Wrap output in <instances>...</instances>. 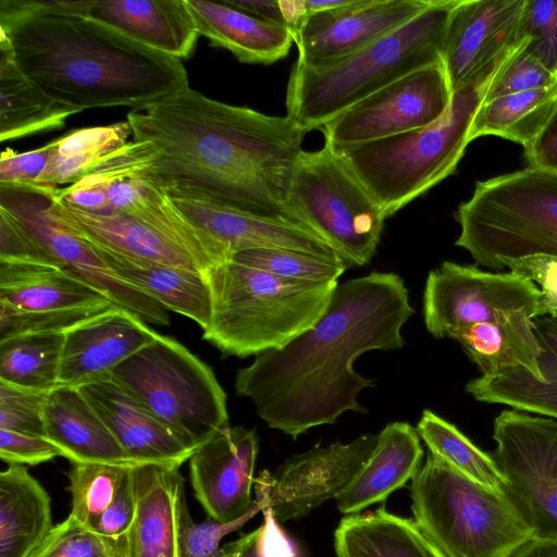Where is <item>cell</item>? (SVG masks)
Wrapping results in <instances>:
<instances>
[{
  "label": "cell",
  "instance_id": "1",
  "mask_svg": "<svg viewBox=\"0 0 557 557\" xmlns=\"http://www.w3.org/2000/svg\"><path fill=\"white\" fill-rule=\"evenodd\" d=\"M136 171L166 193L286 219L284 201L307 131L185 87L133 109ZM289 221V220H288Z\"/></svg>",
  "mask_w": 557,
  "mask_h": 557
},
{
  "label": "cell",
  "instance_id": "2",
  "mask_svg": "<svg viewBox=\"0 0 557 557\" xmlns=\"http://www.w3.org/2000/svg\"><path fill=\"white\" fill-rule=\"evenodd\" d=\"M413 313L398 274L348 280L337 285L311 329L240 368L235 392L252 401L269 428L294 440L347 411L366 413L357 397L375 383L358 374L354 363L367 351L400 349L401 327Z\"/></svg>",
  "mask_w": 557,
  "mask_h": 557
},
{
  "label": "cell",
  "instance_id": "3",
  "mask_svg": "<svg viewBox=\"0 0 557 557\" xmlns=\"http://www.w3.org/2000/svg\"><path fill=\"white\" fill-rule=\"evenodd\" d=\"M0 35L25 77L81 111L138 109L188 87L180 59L45 0H1Z\"/></svg>",
  "mask_w": 557,
  "mask_h": 557
},
{
  "label": "cell",
  "instance_id": "4",
  "mask_svg": "<svg viewBox=\"0 0 557 557\" xmlns=\"http://www.w3.org/2000/svg\"><path fill=\"white\" fill-rule=\"evenodd\" d=\"M458 0H433L407 24L361 50L319 66L295 62L286 89L287 116L310 132L384 88L441 62L448 20Z\"/></svg>",
  "mask_w": 557,
  "mask_h": 557
},
{
  "label": "cell",
  "instance_id": "5",
  "mask_svg": "<svg viewBox=\"0 0 557 557\" xmlns=\"http://www.w3.org/2000/svg\"><path fill=\"white\" fill-rule=\"evenodd\" d=\"M212 319L202 338L225 357L277 349L311 329L338 282L287 280L227 259L205 274Z\"/></svg>",
  "mask_w": 557,
  "mask_h": 557
},
{
  "label": "cell",
  "instance_id": "6",
  "mask_svg": "<svg viewBox=\"0 0 557 557\" xmlns=\"http://www.w3.org/2000/svg\"><path fill=\"white\" fill-rule=\"evenodd\" d=\"M500 65L482 79L455 91L446 114L426 127L373 141L332 147L385 219L455 172L471 141L474 116Z\"/></svg>",
  "mask_w": 557,
  "mask_h": 557
},
{
  "label": "cell",
  "instance_id": "7",
  "mask_svg": "<svg viewBox=\"0 0 557 557\" xmlns=\"http://www.w3.org/2000/svg\"><path fill=\"white\" fill-rule=\"evenodd\" d=\"M411 511L444 557H512L534 539L507 497L428 450L411 479Z\"/></svg>",
  "mask_w": 557,
  "mask_h": 557
},
{
  "label": "cell",
  "instance_id": "8",
  "mask_svg": "<svg viewBox=\"0 0 557 557\" xmlns=\"http://www.w3.org/2000/svg\"><path fill=\"white\" fill-rule=\"evenodd\" d=\"M455 219V245L479 265L498 270L506 260L557 257V174L528 166L476 182Z\"/></svg>",
  "mask_w": 557,
  "mask_h": 557
},
{
  "label": "cell",
  "instance_id": "9",
  "mask_svg": "<svg viewBox=\"0 0 557 557\" xmlns=\"http://www.w3.org/2000/svg\"><path fill=\"white\" fill-rule=\"evenodd\" d=\"M111 377L194 450L228 425L226 394L214 372L172 337L160 334Z\"/></svg>",
  "mask_w": 557,
  "mask_h": 557
},
{
  "label": "cell",
  "instance_id": "10",
  "mask_svg": "<svg viewBox=\"0 0 557 557\" xmlns=\"http://www.w3.org/2000/svg\"><path fill=\"white\" fill-rule=\"evenodd\" d=\"M284 210L287 220L317 235L347 268L371 261L385 221L371 195L327 144L299 154Z\"/></svg>",
  "mask_w": 557,
  "mask_h": 557
},
{
  "label": "cell",
  "instance_id": "11",
  "mask_svg": "<svg viewBox=\"0 0 557 557\" xmlns=\"http://www.w3.org/2000/svg\"><path fill=\"white\" fill-rule=\"evenodd\" d=\"M493 438L504 495L534 539L557 542V421L505 410Z\"/></svg>",
  "mask_w": 557,
  "mask_h": 557
},
{
  "label": "cell",
  "instance_id": "12",
  "mask_svg": "<svg viewBox=\"0 0 557 557\" xmlns=\"http://www.w3.org/2000/svg\"><path fill=\"white\" fill-rule=\"evenodd\" d=\"M113 307L101 293L59 267L0 262V341L65 333Z\"/></svg>",
  "mask_w": 557,
  "mask_h": 557
},
{
  "label": "cell",
  "instance_id": "13",
  "mask_svg": "<svg viewBox=\"0 0 557 557\" xmlns=\"http://www.w3.org/2000/svg\"><path fill=\"white\" fill-rule=\"evenodd\" d=\"M45 186H0V208L13 215L42 246L54 265L88 284L144 322L169 325L168 310L117 276L94 247L49 211Z\"/></svg>",
  "mask_w": 557,
  "mask_h": 557
},
{
  "label": "cell",
  "instance_id": "14",
  "mask_svg": "<svg viewBox=\"0 0 557 557\" xmlns=\"http://www.w3.org/2000/svg\"><path fill=\"white\" fill-rule=\"evenodd\" d=\"M540 288L513 272L491 273L443 262L426 278L423 315L428 332L444 338L465 326L499 321L516 312L536 317Z\"/></svg>",
  "mask_w": 557,
  "mask_h": 557
},
{
  "label": "cell",
  "instance_id": "15",
  "mask_svg": "<svg viewBox=\"0 0 557 557\" xmlns=\"http://www.w3.org/2000/svg\"><path fill=\"white\" fill-rule=\"evenodd\" d=\"M453 91L441 62L417 70L346 109L320 129L343 147L426 127L448 111Z\"/></svg>",
  "mask_w": 557,
  "mask_h": 557
},
{
  "label": "cell",
  "instance_id": "16",
  "mask_svg": "<svg viewBox=\"0 0 557 557\" xmlns=\"http://www.w3.org/2000/svg\"><path fill=\"white\" fill-rule=\"evenodd\" d=\"M525 0H458L441 60L453 94L494 72L520 45Z\"/></svg>",
  "mask_w": 557,
  "mask_h": 557
},
{
  "label": "cell",
  "instance_id": "17",
  "mask_svg": "<svg viewBox=\"0 0 557 557\" xmlns=\"http://www.w3.org/2000/svg\"><path fill=\"white\" fill-rule=\"evenodd\" d=\"M377 434L333 443L296 454L270 473L269 504L278 522L297 520L324 502L337 498L372 456Z\"/></svg>",
  "mask_w": 557,
  "mask_h": 557
},
{
  "label": "cell",
  "instance_id": "18",
  "mask_svg": "<svg viewBox=\"0 0 557 557\" xmlns=\"http://www.w3.org/2000/svg\"><path fill=\"white\" fill-rule=\"evenodd\" d=\"M433 0H348L305 16L293 32L297 62L319 66L352 54L418 16Z\"/></svg>",
  "mask_w": 557,
  "mask_h": 557
},
{
  "label": "cell",
  "instance_id": "19",
  "mask_svg": "<svg viewBox=\"0 0 557 557\" xmlns=\"http://www.w3.org/2000/svg\"><path fill=\"white\" fill-rule=\"evenodd\" d=\"M96 169L109 178V199L113 211L133 216L178 245L207 272L230 258L225 246L190 222L164 189L136 171L132 140L102 160Z\"/></svg>",
  "mask_w": 557,
  "mask_h": 557
},
{
  "label": "cell",
  "instance_id": "20",
  "mask_svg": "<svg viewBox=\"0 0 557 557\" xmlns=\"http://www.w3.org/2000/svg\"><path fill=\"white\" fill-rule=\"evenodd\" d=\"M258 450L255 430L227 425L193 453L190 483L209 519L230 522L251 508Z\"/></svg>",
  "mask_w": 557,
  "mask_h": 557
},
{
  "label": "cell",
  "instance_id": "21",
  "mask_svg": "<svg viewBox=\"0 0 557 557\" xmlns=\"http://www.w3.org/2000/svg\"><path fill=\"white\" fill-rule=\"evenodd\" d=\"M64 13L107 25L176 59L193 54L198 32L185 0H49Z\"/></svg>",
  "mask_w": 557,
  "mask_h": 557
},
{
  "label": "cell",
  "instance_id": "22",
  "mask_svg": "<svg viewBox=\"0 0 557 557\" xmlns=\"http://www.w3.org/2000/svg\"><path fill=\"white\" fill-rule=\"evenodd\" d=\"M160 334L137 315L113 307L64 333L58 386L82 387L113 370Z\"/></svg>",
  "mask_w": 557,
  "mask_h": 557
},
{
  "label": "cell",
  "instance_id": "23",
  "mask_svg": "<svg viewBox=\"0 0 557 557\" xmlns=\"http://www.w3.org/2000/svg\"><path fill=\"white\" fill-rule=\"evenodd\" d=\"M168 194L190 222L225 246L231 256L248 249L276 248L341 260L317 235L292 221L256 214L205 198Z\"/></svg>",
  "mask_w": 557,
  "mask_h": 557
},
{
  "label": "cell",
  "instance_id": "24",
  "mask_svg": "<svg viewBox=\"0 0 557 557\" xmlns=\"http://www.w3.org/2000/svg\"><path fill=\"white\" fill-rule=\"evenodd\" d=\"M79 389L135 466L181 467L195 451L112 377Z\"/></svg>",
  "mask_w": 557,
  "mask_h": 557
},
{
  "label": "cell",
  "instance_id": "25",
  "mask_svg": "<svg viewBox=\"0 0 557 557\" xmlns=\"http://www.w3.org/2000/svg\"><path fill=\"white\" fill-rule=\"evenodd\" d=\"M180 467L143 463L131 468L136 512L126 557H178L180 505L185 495Z\"/></svg>",
  "mask_w": 557,
  "mask_h": 557
},
{
  "label": "cell",
  "instance_id": "26",
  "mask_svg": "<svg viewBox=\"0 0 557 557\" xmlns=\"http://www.w3.org/2000/svg\"><path fill=\"white\" fill-rule=\"evenodd\" d=\"M46 188L50 196V213L91 245L126 257L207 273L188 251L133 216L119 211L87 212L67 205Z\"/></svg>",
  "mask_w": 557,
  "mask_h": 557
},
{
  "label": "cell",
  "instance_id": "27",
  "mask_svg": "<svg viewBox=\"0 0 557 557\" xmlns=\"http://www.w3.org/2000/svg\"><path fill=\"white\" fill-rule=\"evenodd\" d=\"M47 437L73 462L135 466L79 388L57 386L45 405Z\"/></svg>",
  "mask_w": 557,
  "mask_h": 557
},
{
  "label": "cell",
  "instance_id": "28",
  "mask_svg": "<svg viewBox=\"0 0 557 557\" xmlns=\"http://www.w3.org/2000/svg\"><path fill=\"white\" fill-rule=\"evenodd\" d=\"M200 36L243 63L269 65L294 44L290 29L245 13L224 1L185 0Z\"/></svg>",
  "mask_w": 557,
  "mask_h": 557
},
{
  "label": "cell",
  "instance_id": "29",
  "mask_svg": "<svg viewBox=\"0 0 557 557\" xmlns=\"http://www.w3.org/2000/svg\"><path fill=\"white\" fill-rule=\"evenodd\" d=\"M376 447L364 468L337 498L338 510L347 515L386 499L411 480L421 467L423 448L417 430L395 421L377 434Z\"/></svg>",
  "mask_w": 557,
  "mask_h": 557
},
{
  "label": "cell",
  "instance_id": "30",
  "mask_svg": "<svg viewBox=\"0 0 557 557\" xmlns=\"http://www.w3.org/2000/svg\"><path fill=\"white\" fill-rule=\"evenodd\" d=\"M91 246L120 278L168 311L195 321L202 332L208 329L212 319V296L205 274Z\"/></svg>",
  "mask_w": 557,
  "mask_h": 557
},
{
  "label": "cell",
  "instance_id": "31",
  "mask_svg": "<svg viewBox=\"0 0 557 557\" xmlns=\"http://www.w3.org/2000/svg\"><path fill=\"white\" fill-rule=\"evenodd\" d=\"M51 498L25 466L0 473V557H30L53 529Z\"/></svg>",
  "mask_w": 557,
  "mask_h": 557
},
{
  "label": "cell",
  "instance_id": "32",
  "mask_svg": "<svg viewBox=\"0 0 557 557\" xmlns=\"http://www.w3.org/2000/svg\"><path fill=\"white\" fill-rule=\"evenodd\" d=\"M337 557H444L413 519L381 506L347 515L334 532Z\"/></svg>",
  "mask_w": 557,
  "mask_h": 557
},
{
  "label": "cell",
  "instance_id": "33",
  "mask_svg": "<svg viewBox=\"0 0 557 557\" xmlns=\"http://www.w3.org/2000/svg\"><path fill=\"white\" fill-rule=\"evenodd\" d=\"M532 319L529 312L516 311L499 321L459 329L449 338L461 345L482 375H495L521 366L543 379L539 366L542 349Z\"/></svg>",
  "mask_w": 557,
  "mask_h": 557
},
{
  "label": "cell",
  "instance_id": "34",
  "mask_svg": "<svg viewBox=\"0 0 557 557\" xmlns=\"http://www.w3.org/2000/svg\"><path fill=\"white\" fill-rule=\"evenodd\" d=\"M81 112L47 96L23 75L11 46L0 35V140H14L35 133L60 128Z\"/></svg>",
  "mask_w": 557,
  "mask_h": 557
},
{
  "label": "cell",
  "instance_id": "35",
  "mask_svg": "<svg viewBox=\"0 0 557 557\" xmlns=\"http://www.w3.org/2000/svg\"><path fill=\"white\" fill-rule=\"evenodd\" d=\"M539 366L543 379L517 366L474 379L466 385V391L480 401L557 418V359L542 349Z\"/></svg>",
  "mask_w": 557,
  "mask_h": 557
},
{
  "label": "cell",
  "instance_id": "36",
  "mask_svg": "<svg viewBox=\"0 0 557 557\" xmlns=\"http://www.w3.org/2000/svg\"><path fill=\"white\" fill-rule=\"evenodd\" d=\"M557 104V85L483 101L473 120L471 140L495 135L527 147Z\"/></svg>",
  "mask_w": 557,
  "mask_h": 557
},
{
  "label": "cell",
  "instance_id": "37",
  "mask_svg": "<svg viewBox=\"0 0 557 557\" xmlns=\"http://www.w3.org/2000/svg\"><path fill=\"white\" fill-rule=\"evenodd\" d=\"M127 121L74 129L53 140L48 164L35 185L59 187L73 184L111 153L128 143Z\"/></svg>",
  "mask_w": 557,
  "mask_h": 557
},
{
  "label": "cell",
  "instance_id": "38",
  "mask_svg": "<svg viewBox=\"0 0 557 557\" xmlns=\"http://www.w3.org/2000/svg\"><path fill=\"white\" fill-rule=\"evenodd\" d=\"M64 333L22 334L0 341V382L49 393L58 386Z\"/></svg>",
  "mask_w": 557,
  "mask_h": 557
},
{
  "label": "cell",
  "instance_id": "39",
  "mask_svg": "<svg viewBox=\"0 0 557 557\" xmlns=\"http://www.w3.org/2000/svg\"><path fill=\"white\" fill-rule=\"evenodd\" d=\"M416 430L428 450L441 456L469 479L503 493L505 481L490 454L476 447L454 424L425 409Z\"/></svg>",
  "mask_w": 557,
  "mask_h": 557
},
{
  "label": "cell",
  "instance_id": "40",
  "mask_svg": "<svg viewBox=\"0 0 557 557\" xmlns=\"http://www.w3.org/2000/svg\"><path fill=\"white\" fill-rule=\"evenodd\" d=\"M256 498L251 508L240 518L230 522L212 519L195 522L189 513L186 497L180 505L178 518V557H218L222 539L242 529L269 504L270 472L263 470L255 480Z\"/></svg>",
  "mask_w": 557,
  "mask_h": 557
},
{
  "label": "cell",
  "instance_id": "41",
  "mask_svg": "<svg viewBox=\"0 0 557 557\" xmlns=\"http://www.w3.org/2000/svg\"><path fill=\"white\" fill-rule=\"evenodd\" d=\"M69 470L70 515L91 527L113 500L121 482L131 468L98 462H73Z\"/></svg>",
  "mask_w": 557,
  "mask_h": 557
},
{
  "label": "cell",
  "instance_id": "42",
  "mask_svg": "<svg viewBox=\"0 0 557 557\" xmlns=\"http://www.w3.org/2000/svg\"><path fill=\"white\" fill-rule=\"evenodd\" d=\"M228 259L280 277L309 283L337 282L347 269L341 260L276 248L243 250Z\"/></svg>",
  "mask_w": 557,
  "mask_h": 557
},
{
  "label": "cell",
  "instance_id": "43",
  "mask_svg": "<svg viewBox=\"0 0 557 557\" xmlns=\"http://www.w3.org/2000/svg\"><path fill=\"white\" fill-rule=\"evenodd\" d=\"M30 557H126V539L103 536L69 515Z\"/></svg>",
  "mask_w": 557,
  "mask_h": 557
},
{
  "label": "cell",
  "instance_id": "44",
  "mask_svg": "<svg viewBox=\"0 0 557 557\" xmlns=\"http://www.w3.org/2000/svg\"><path fill=\"white\" fill-rule=\"evenodd\" d=\"M519 38L525 51L557 76V0H525Z\"/></svg>",
  "mask_w": 557,
  "mask_h": 557
},
{
  "label": "cell",
  "instance_id": "45",
  "mask_svg": "<svg viewBox=\"0 0 557 557\" xmlns=\"http://www.w3.org/2000/svg\"><path fill=\"white\" fill-rule=\"evenodd\" d=\"M527 38L507 57L486 90L484 101L557 85V76L525 51Z\"/></svg>",
  "mask_w": 557,
  "mask_h": 557
},
{
  "label": "cell",
  "instance_id": "46",
  "mask_svg": "<svg viewBox=\"0 0 557 557\" xmlns=\"http://www.w3.org/2000/svg\"><path fill=\"white\" fill-rule=\"evenodd\" d=\"M48 393L0 382V429L46 436L45 405Z\"/></svg>",
  "mask_w": 557,
  "mask_h": 557
},
{
  "label": "cell",
  "instance_id": "47",
  "mask_svg": "<svg viewBox=\"0 0 557 557\" xmlns=\"http://www.w3.org/2000/svg\"><path fill=\"white\" fill-rule=\"evenodd\" d=\"M263 523L225 544L218 557H297L293 542L281 529L269 507L262 510Z\"/></svg>",
  "mask_w": 557,
  "mask_h": 557
},
{
  "label": "cell",
  "instance_id": "48",
  "mask_svg": "<svg viewBox=\"0 0 557 557\" xmlns=\"http://www.w3.org/2000/svg\"><path fill=\"white\" fill-rule=\"evenodd\" d=\"M503 267L540 286L536 317L557 318V257L533 255L506 260Z\"/></svg>",
  "mask_w": 557,
  "mask_h": 557
},
{
  "label": "cell",
  "instance_id": "49",
  "mask_svg": "<svg viewBox=\"0 0 557 557\" xmlns=\"http://www.w3.org/2000/svg\"><path fill=\"white\" fill-rule=\"evenodd\" d=\"M0 262L54 265L47 251L34 236L2 208H0Z\"/></svg>",
  "mask_w": 557,
  "mask_h": 557
},
{
  "label": "cell",
  "instance_id": "50",
  "mask_svg": "<svg viewBox=\"0 0 557 557\" xmlns=\"http://www.w3.org/2000/svg\"><path fill=\"white\" fill-rule=\"evenodd\" d=\"M109 185L108 176L95 168L66 187L49 189L54 197L74 208L91 213H107L113 211L109 199Z\"/></svg>",
  "mask_w": 557,
  "mask_h": 557
},
{
  "label": "cell",
  "instance_id": "51",
  "mask_svg": "<svg viewBox=\"0 0 557 557\" xmlns=\"http://www.w3.org/2000/svg\"><path fill=\"white\" fill-rule=\"evenodd\" d=\"M52 149L53 140L26 152H15L7 148L0 158V186L35 185L48 164Z\"/></svg>",
  "mask_w": 557,
  "mask_h": 557
},
{
  "label": "cell",
  "instance_id": "52",
  "mask_svg": "<svg viewBox=\"0 0 557 557\" xmlns=\"http://www.w3.org/2000/svg\"><path fill=\"white\" fill-rule=\"evenodd\" d=\"M60 456L61 450L46 436L0 429V458L9 466H36Z\"/></svg>",
  "mask_w": 557,
  "mask_h": 557
},
{
  "label": "cell",
  "instance_id": "53",
  "mask_svg": "<svg viewBox=\"0 0 557 557\" xmlns=\"http://www.w3.org/2000/svg\"><path fill=\"white\" fill-rule=\"evenodd\" d=\"M131 468L126 471L111 504L90 527L103 536L112 539L125 536L135 518L136 498Z\"/></svg>",
  "mask_w": 557,
  "mask_h": 557
},
{
  "label": "cell",
  "instance_id": "54",
  "mask_svg": "<svg viewBox=\"0 0 557 557\" xmlns=\"http://www.w3.org/2000/svg\"><path fill=\"white\" fill-rule=\"evenodd\" d=\"M262 21L284 26L292 33L307 15L304 0H223Z\"/></svg>",
  "mask_w": 557,
  "mask_h": 557
},
{
  "label": "cell",
  "instance_id": "55",
  "mask_svg": "<svg viewBox=\"0 0 557 557\" xmlns=\"http://www.w3.org/2000/svg\"><path fill=\"white\" fill-rule=\"evenodd\" d=\"M524 156L529 166L557 174V104L535 138L524 147Z\"/></svg>",
  "mask_w": 557,
  "mask_h": 557
},
{
  "label": "cell",
  "instance_id": "56",
  "mask_svg": "<svg viewBox=\"0 0 557 557\" xmlns=\"http://www.w3.org/2000/svg\"><path fill=\"white\" fill-rule=\"evenodd\" d=\"M532 321L541 348L557 359V318L539 317Z\"/></svg>",
  "mask_w": 557,
  "mask_h": 557
},
{
  "label": "cell",
  "instance_id": "57",
  "mask_svg": "<svg viewBox=\"0 0 557 557\" xmlns=\"http://www.w3.org/2000/svg\"><path fill=\"white\" fill-rule=\"evenodd\" d=\"M512 557H557V542L533 539Z\"/></svg>",
  "mask_w": 557,
  "mask_h": 557
}]
</instances>
